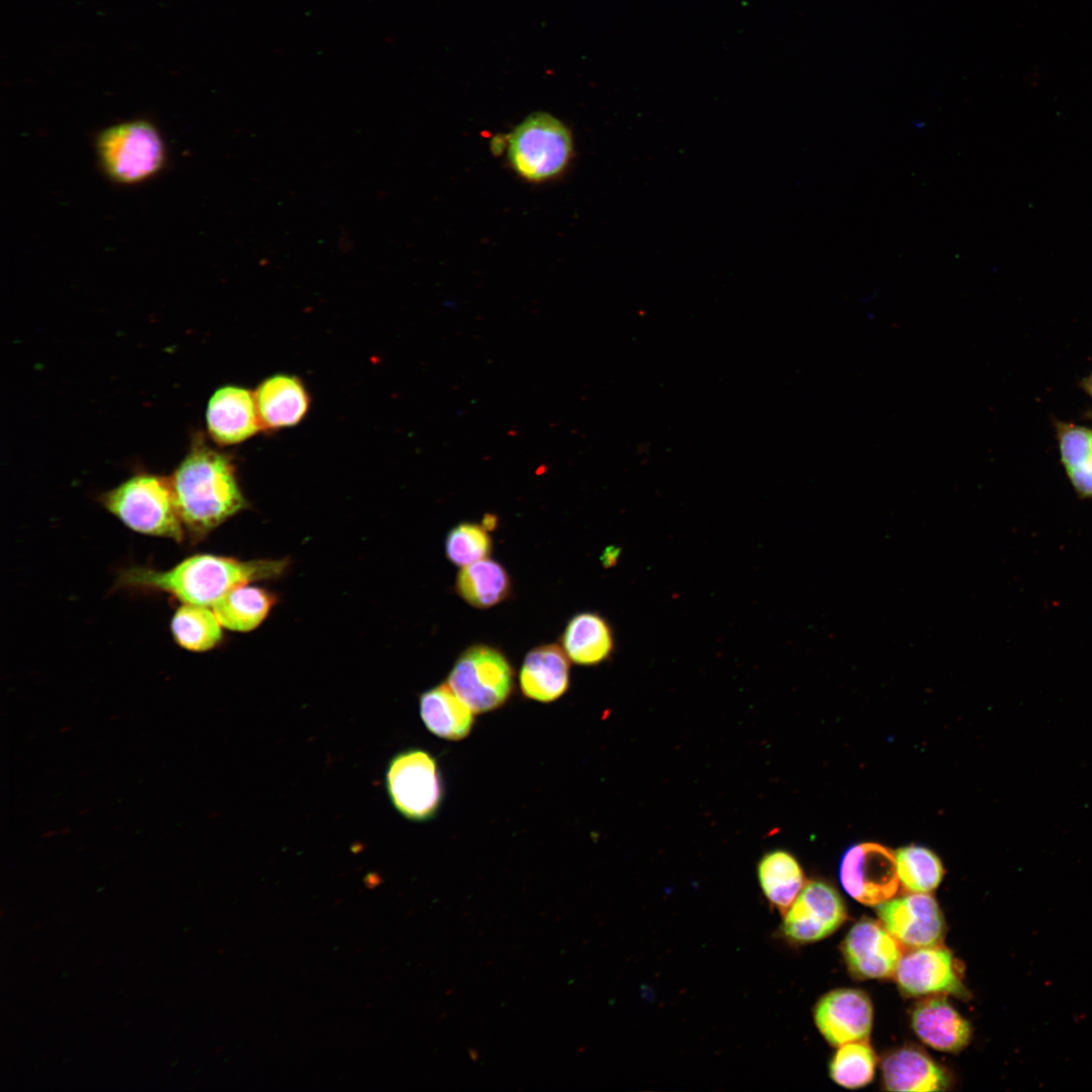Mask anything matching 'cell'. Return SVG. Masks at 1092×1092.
Segmentation results:
<instances>
[{"label":"cell","instance_id":"1","mask_svg":"<svg viewBox=\"0 0 1092 1092\" xmlns=\"http://www.w3.org/2000/svg\"><path fill=\"white\" fill-rule=\"evenodd\" d=\"M184 531L199 540L247 507L232 457L195 435L169 477Z\"/></svg>","mask_w":1092,"mask_h":1092},{"label":"cell","instance_id":"2","mask_svg":"<svg viewBox=\"0 0 1092 1092\" xmlns=\"http://www.w3.org/2000/svg\"><path fill=\"white\" fill-rule=\"evenodd\" d=\"M285 560L242 561L213 554L192 555L168 570L130 567L123 570L120 586L168 593L183 604L213 606L233 588L281 575Z\"/></svg>","mask_w":1092,"mask_h":1092},{"label":"cell","instance_id":"3","mask_svg":"<svg viewBox=\"0 0 1092 1092\" xmlns=\"http://www.w3.org/2000/svg\"><path fill=\"white\" fill-rule=\"evenodd\" d=\"M100 502L108 512L135 532L179 542L183 540L185 531L169 477L135 474L104 492Z\"/></svg>","mask_w":1092,"mask_h":1092},{"label":"cell","instance_id":"4","mask_svg":"<svg viewBox=\"0 0 1092 1092\" xmlns=\"http://www.w3.org/2000/svg\"><path fill=\"white\" fill-rule=\"evenodd\" d=\"M572 153L569 129L546 112L529 115L507 136V157L511 167L531 182L559 176L569 164Z\"/></svg>","mask_w":1092,"mask_h":1092},{"label":"cell","instance_id":"5","mask_svg":"<svg viewBox=\"0 0 1092 1092\" xmlns=\"http://www.w3.org/2000/svg\"><path fill=\"white\" fill-rule=\"evenodd\" d=\"M97 156L107 177L117 183L142 182L161 170L165 148L157 128L147 120H131L103 129Z\"/></svg>","mask_w":1092,"mask_h":1092},{"label":"cell","instance_id":"6","mask_svg":"<svg viewBox=\"0 0 1092 1092\" xmlns=\"http://www.w3.org/2000/svg\"><path fill=\"white\" fill-rule=\"evenodd\" d=\"M385 781L388 797L403 817L422 822L436 816L444 798V782L430 752L412 748L395 754Z\"/></svg>","mask_w":1092,"mask_h":1092},{"label":"cell","instance_id":"7","mask_svg":"<svg viewBox=\"0 0 1092 1092\" xmlns=\"http://www.w3.org/2000/svg\"><path fill=\"white\" fill-rule=\"evenodd\" d=\"M447 684L474 713H487L508 702L514 689V670L499 650L474 645L457 658Z\"/></svg>","mask_w":1092,"mask_h":1092},{"label":"cell","instance_id":"8","mask_svg":"<svg viewBox=\"0 0 1092 1092\" xmlns=\"http://www.w3.org/2000/svg\"><path fill=\"white\" fill-rule=\"evenodd\" d=\"M839 877L846 893L869 906L895 896L900 881L895 853L875 842L850 846L841 858Z\"/></svg>","mask_w":1092,"mask_h":1092},{"label":"cell","instance_id":"9","mask_svg":"<svg viewBox=\"0 0 1092 1092\" xmlns=\"http://www.w3.org/2000/svg\"><path fill=\"white\" fill-rule=\"evenodd\" d=\"M783 917L782 936L794 943H809L835 931L846 919V910L835 889L812 881L803 887Z\"/></svg>","mask_w":1092,"mask_h":1092},{"label":"cell","instance_id":"10","mask_svg":"<svg viewBox=\"0 0 1092 1092\" xmlns=\"http://www.w3.org/2000/svg\"><path fill=\"white\" fill-rule=\"evenodd\" d=\"M885 928L910 947L936 945L944 932V921L934 898L924 893L909 894L878 905Z\"/></svg>","mask_w":1092,"mask_h":1092},{"label":"cell","instance_id":"11","mask_svg":"<svg viewBox=\"0 0 1092 1092\" xmlns=\"http://www.w3.org/2000/svg\"><path fill=\"white\" fill-rule=\"evenodd\" d=\"M895 975L898 985L908 995H968L956 960L948 949L941 946L917 947L902 956Z\"/></svg>","mask_w":1092,"mask_h":1092},{"label":"cell","instance_id":"12","mask_svg":"<svg viewBox=\"0 0 1092 1092\" xmlns=\"http://www.w3.org/2000/svg\"><path fill=\"white\" fill-rule=\"evenodd\" d=\"M818 1030L834 1046L866 1040L873 1024L869 996L856 989H837L824 995L814 1009Z\"/></svg>","mask_w":1092,"mask_h":1092},{"label":"cell","instance_id":"13","mask_svg":"<svg viewBox=\"0 0 1092 1092\" xmlns=\"http://www.w3.org/2000/svg\"><path fill=\"white\" fill-rule=\"evenodd\" d=\"M842 949L850 971L866 979L893 976L903 956L901 943L885 926L868 918L851 927Z\"/></svg>","mask_w":1092,"mask_h":1092},{"label":"cell","instance_id":"14","mask_svg":"<svg viewBox=\"0 0 1092 1092\" xmlns=\"http://www.w3.org/2000/svg\"><path fill=\"white\" fill-rule=\"evenodd\" d=\"M206 429L217 445L240 444L261 430L254 392L224 385L210 396L205 412Z\"/></svg>","mask_w":1092,"mask_h":1092},{"label":"cell","instance_id":"15","mask_svg":"<svg viewBox=\"0 0 1092 1092\" xmlns=\"http://www.w3.org/2000/svg\"><path fill=\"white\" fill-rule=\"evenodd\" d=\"M261 430L277 431L299 424L307 415L310 397L295 375L278 373L262 380L254 391Z\"/></svg>","mask_w":1092,"mask_h":1092},{"label":"cell","instance_id":"16","mask_svg":"<svg viewBox=\"0 0 1092 1092\" xmlns=\"http://www.w3.org/2000/svg\"><path fill=\"white\" fill-rule=\"evenodd\" d=\"M569 675L564 650L556 644L541 645L527 653L520 670V688L526 698L550 703L568 690Z\"/></svg>","mask_w":1092,"mask_h":1092},{"label":"cell","instance_id":"17","mask_svg":"<svg viewBox=\"0 0 1092 1092\" xmlns=\"http://www.w3.org/2000/svg\"><path fill=\"white\" fill-rule=\"evenodd\" d=\"M912 1027L918 1037L941 1052H959L971 1039L972 1027L944 998H927L912 1014Z\"/></svg>","mask_w":1092,"mask_h":1092},{"label":"cell","instance_id":"18","mask_svg":"<svg viewBox=\"0 0 1092 1092\" xmlns=\"http://www.w3.org/2000/svg\"><path fill=\"white\" fill-rule=\"evenodd\" d=\"M882 1069L885 1087L890 1091H940L948 1085L944 1070L916 1048L889 1054Z\"/></svg>","mask_w":1092,"mask_h":1092},{"label":"cell","instance_id":"19","mask_svg":"<svg viewBox=\"0 0 1092 1092\" xmlns=\"http://www.w3.org/2000/svg\"><path fill=\"white\" fill-rule=\"evenodd\" d=\"M473 711L448 684L434 687L420 697V715L427 729L447 740L467 737L474 724Z\"/></svg>","mask_w":1092,"mask_h":1092},{"label":"cell","instance_id":"20","mask_svg":"<svg viewBox=\"0 0 1092 1092\" xmlns=\"http://www.w3.org/2000/svg\"><path fill=\"white\" fill-rule=\"evenodd\" d=\"M561 643L567 657L579 665H595L605 661L614 649L610 625L600 615L584 612L568 622Z\"/></svg>","mask_w":1092,"mask_h":1092},{"label":"cell","instance_id":"21","mask_svg":"<svg viewBox=\"0 0 1092 1092\" xmlns=\"http://www.w3.org/2000/svg\"><path fill=\"white\" fill-rule=\"evenodd\" d=\"M756 874L764 898L782 915L805 886V876L799 861L783 849L765 853L757 864Z\"/></svg>","mask_w":1092,"mask_h":1092},{"label":"cell","instance_id":"22","mask_svg":"<svg viewBox=\"0 0 1092 1092\" xmlns=\"http://www.w3.org/2000/svg\"><path fill=\"white\" fill-rule=\"evenodd\" d=\"M275 597L266 589L243 584L225 594L213 606L221 626L237 632L256 629L268 616Z\"/></svg>","mask_w":1092,"mask_h":1092},{"label":"cell","instance_id":"23","mask_svg":"<svg viewBox=\"0 0 1092 1092\" xmlns=\"http://www.w3.org/2000/svg\"><path fill=\"white\" fill-rule=\"evenodd\" d=\"M455 586L458 595L467 604L486 609L508 597L511 580L499 563L483 558L463 566L457 575Z\"/></svg>","mask_w":1092,"mask_h":1092},{"label":"cell","instance_id":"24","mask_svg":"<svg viewBox=\"0 0 1092 1092\" xmlns=\"http://www.w3.org/2000/svg\"><path fill=\"white\" fill-rule=\"evenodd\" d=\"M222 626L207 606L183 604L171 621L177 644L184 649L202 652L215 647L222 638Z\"/></svg>","mask_w":1092,"mask_h":1092},{"label":"cell","instance_id":"25","mask_svg":"<svg viewBox=\"0 0 1092 1092\" xmlns=\"http://www.w3.org/2000/svg\"><path fill=\"white\" fill-rule=\"evenodd\" d=\"M1058 432L1062 462L1071 483L1079 494L1092 497V430L1062 424Z\"/></svg>","mask_w":1092,"mask_h":1092},{"label":"cell","instance_id":"26","mask_svg":"<svg viewBox=\"0 0 1092 1092\" xmlns=\"http://www.w3.org/2000/svg\"><path fill=\"white\" fill-rule=\"evenodd\" d=\"M899 880L907 890L926 893L934 890L944 874L938 856L920 845H908L895 852Z\"/></svg>","mask_w":1092,"mask_h":1092},{"label":"cell","instance_id":"27","mask_svg":"<svg viewBox=\"0 0 1092 1092\" xmlns=\"http://www.w3.org/2000/svg\"><path fill=\"white\" fill-rule=\"evenodd\" d=\"M877 1058L866 1040L840 1045L833 1057L829 1072L832 1080L846 1088L869 1084L874 1077Z\"/></svg>","mask_w":1092,"mask_h":1092},{"label":"cell","instance_id":"28","mask_svg":"<svg viewBox=\"0 0 1092 1092\" xmlns=\"http://www.w3.org/2000/svg\"><path fill=\"white\" fill-rule=\"evenodd\" d=\"M445 550L452 563L463 567L485 558L491 551V539L485 527L461 523L449 531Z\"/></svg>","mask_w":1092,"mask_h":1092},{"label":"cell","instance_id":"29","mask_svg":"<svg viewBox=\"0 0 1092 1092\" xmlns=\"http://www.w3.org/2000/svg\"><path fill=\"white\" fill-rule=\"evenodd\" d=\"M1084 387L1092 397V373L1085 379Z\"/></svg>","mask_w":1092,"mask_h":1092}]
</instances>
